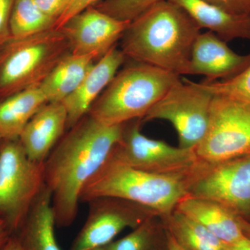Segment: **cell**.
Instances as JSON below:
<instances>
[{"label":"cell","instance_id":"1","mask_svg":"<svg viewBox=\"0 0 250 250\" xmlns=\"http://www.w3.org/2000/svg\"><path fill=\"white\" fill-rule=\"evenodd\" d=\"M124 125H107L88 115L67 130L44 162V184L52 194L59 228L76 220L83 187L120 142Z\"/></svg>","mask_w":250,"mask_h":250},{"label":"cell","instance_id":"2","mask_svg":"<svg viewBox=\"0 0 250 250\" xmlns=\"http://www.w3.org/2000/svg\"><path fill=\"white\" fill-rule=\"evenodd\" d=\"M201 29L177 4L163 0L130 22L122 37L126 58L187 75Z\"/></svg>","mask_w":250,"mask_h":250},{"label":"cell","instance_id":"3","mask_svg":"<svg viewBox=\"0 0 250 250\" xmlns=\"http://www.w3.org/2000/svg\"><path fill=\"white\" fill-rule=\"evenodd\" d=\"M194 172L155 174L107 160L83 187L80 202L87 203L98 197H116L143 206L164 218L171 214L188 195Z\"/></svg>","mask_w":250,"mask_h":250},{"label":"cell","instance_id":"4","mask_svg":"<svg viewBox=\"0 0 250 250\" xmlns=\"http://www.w3.org/2000/svg\"><path fill=\"white\" fill-rule=\"evenodd\" d=\"M180 81V76L173 72L134 62L117 72L87 115L107 125L142 121Z\"/></svg>","mask_w":250,"mask_h":250},{"label":"cell","instance_id":"5","mask_svg":"<svg viewBox=\"0 0 250 250\" xmlns=\"http://www.w3.org/2000/svg\"><path fill=\"white\" fill-rule=\"evenodd\" d=\"M71 53L60 29L10 39L0 47V98L41 83L67 54Z\"/></svg>","mask_w":250,"mask_h":250},{"label":"cell","instance_id":"6","mask_svg":"<svg viewBox=\"0 0 250 250\" xmlns=\"http://www.w3.org/2000/svg\"><path fill=\"white\" fill-rule=\"evenodd\" d=\"M43 164L31 161L19 139L0 142V219L11 235L18 232L43 187Z\"/></svg>","mask_w":250,"mask_h":250},{"label":"cell","instance_id":"7","mask_svg":"<svg viewBox=\"0 0 250 250\" xmlns=\"http://www.w3.org/2000/svg\"><path fill=\"white\" fill-rule=\"evenodd\" d=\"M141 120L125 123L120 142L108 161L160 174H192L201 164L195 149L170 146L148 138L141 131Z\"/></svg>","mask_w":250,"mask_h":250},{"label":"cell","instance_id":"8","mask_svg":"<svg viewBox=\"0 0 250 250\" xmlns=\"http://www.w3.org/2000/svg\"><path fill=\"white\" fill-rule=\"evenodd\" d=\"M195 151L210 164L250 154V104L213 95L207 132Z\"/></svg>","mask_w":250,"mask_h":250},{"label":"cell","instance_id":"9","mask_svg":"<svg viewBox=\"0 0 250 250\" xmlns=\"http://www.w3.org/2000/svg\"><path fill=\"white\" fill-rule=\"evenodd\" d=\"M213 95L200 83L187 79L174 85L142 122L165 120L174 126L179 147L195 149L207 132Z\"/></svg>","mask_w":250,"mask_h":250},{"label":"cell","instance_id":"10","mask_svg":"<svg viewBox=\"0 0 250 250\" xmlns=\"http://www.w3.org/2000/svg\"><path fill=\"white\" fill-rule=\"evenodd\" d=\"M188 195L207 199L238 217L250 218V154L210 164L202 161Z\"/></svg>","mask_w":250,"mask_h":250},{"label":"cell","instance_id":"11","mask_svg":"<svg viewBox=\"0 0 250 250\" xmlns=\"http://www.w3.org/2000/svg\"><path fill=\"white\" fill-rule=\"evenodd\" d=\"M87 203L88 217L69 250L104 248L125 229L136 228L148 218L157 216L143 206L116 197H98Z\"/></svg>","mask_w":250,"mask_h":250},{"label":"cell","instance_id":"12","mask_svg":"<svg viewBox=\"0 0 250 250\" xmlns=\"http://www.w3.org/2000/svg\"><path fill=\"white\" fill-rule=\"evenodd\" d=\"M130 22L90 6L70 18L59 29L68 41L71 54H95L99 60L117 45Z\"/></svg>","mask_w":250,"mask_h":250},{"label":"cell","instance_id":"13","mask_svg":"<svg viewBox=\"0 0 250 250\" xmlns=\"http://www.w3.org/2000/svg\"><path fill=\"white\" fill-rule=\"evenodd\" d=\"M250 65V52L236 53L226 41L207 31L200 33L192 46L187 75L206 77L205 82L228 80Z\"/></svg>","mask_w":250,"mask_h":250},{"label":"cell","instance_id":"14","mask_svg":"<svg viewBox=\"0 0 250 250\" xmlns=\"http://www.w3.org/2000/svg\"><path fill=\"white\" fill-rule=\"evenodd\" d=\"M126 59L121 49L113 47L94 63L77 89L62 102L67 112V131L88 114Z\"/></svg>","mask_w":250,"mask_h":250},{"label":"cell","instance_id":"15","mask_svg":"<svg viewBox=\"0 0 250 250\" xmlns=\"http://www.w3.org/2000/svg\"><path fill=\"white\" fill-rule=\"evenodd\" d=\"M67 116L62 103H47L33 116L19 138L31 161L43 164L66 133Z\"/></svg>","mask_w":250,"mask_h":250},{"label":"cell","instance_id":"16","mask_svg":"<svg viewBox=\"0 0 250 250\" xmlns=\"http://www.w3.org/2000/svg\"><path fill=\"white\" fill-rule=\"evenodd\" d=\"M185 11L200 29L216 34L223 41H250V17L230 14L205 0H168Z\"/></svg>","mask_w":250,"mask_h":250},{"label":"cell","instance_id":"17","mask_svg":"<svg viewBox=\"0 0 250 250\" xmlns=\"http://www.w3.org/2000/svg\"><path fill=\"white\" fill-rule=\"evenodd\" d=\"M175 210L205 227L225 244H233L245 237L238 216L211 200L187 195Z\"/></svg>","mask_w":250,"mask_h":250},{"label":"cell","instance_id":"18","mask_svg":"<svg viewBox=\"0 0 250 250\" xmlns=\"http://www.w3.org/2000/svg\"><path fill=\"white\" fill-rule=\"evenodd\" d=\"M52 194L45 184L17 233L22 250H62L55 236Z\"/></svg>","mask_w":250,"mask_h":250},{"label":"cell","instance_id":"19","mask_svg":"<svg viewBox=\"0 0 250 250\" xmlns=\"http://www.w3.org/2000/svg\"><path fill=\"white\" fill-rule=\"evenodd\" d=\"M97 61L95 54H67L40 85L47 103H62L71 95Z\"/></svg>","mask_w":250,"mask_h":250},{"label":"cell","instance_id":"20","mask_svg":"<svg viewBox=\"0 0 250 250\" xmlns=\"http://www.w3.org/2000/svg\"><path fill=\"white\" fill-rule=\"evenodd\" d=\"M47 103L40 86L31 87L0 103V136L18 140L33 116Z\"/></svg>","mask_w":250,"mask_h":250},{"label":"cell","instance_id":"21","mask_svg":"<svg viewBox=\"0 0 250 250\" xmlns=\"http://www.w3.org/2000/svg\"><path fill=\"white\" fill-rule=\"evenodd\" d=\"M164 228L185 250H225L226 244L178 210L162 218Z\"/></svg>","mask_w":250,"mask_h":250},{"label":"cell","instance_id":"22","mask_svg":"<svg viewBox=\"0 0 250 250\" xmlns=\"http://www.w3.org/2000/svg\"><path fill=\"white\" fill-rule=\"evenodd\" d=\"M55 22L34 0H16L10 17L11 39H22L54 29Z\"/></svg>","mask_w":250,"mask_h":250},{"label":"cell","instance_id":"23","mask_svg":"<svg viewBox=\"0 0 250 250\" xmlns=\"http://www.w3.org/2000/svg\"><path fill=\"white\" fill-rule=\"evenodd\" d=\"M148 218L133 231L118 241H112L104 250H159V231L154 218Z\"/></svg>","mask_w":250,"mask_h":250},{"label":"cell","instance_id":"24","mask_svg":"<svg viewBox=\"0 0 250 250\" xmlns=\"http://www.w3.org/2000/svg\"><path fill=\"white\" fill-rule=\"evenodd\" d=\"M200 83L212 95H224L250 104V65L228 80L204 81Z\"/></svg>","mask_w":250,"mask_h":250},{"label":"cell","instance_id":"25","mask_svg":"<svg viewBox=\"0 0 250 250\" xmlns=\"http://www.w3.org/2000/svg\"><path fill=\"white\" fill-rule=\"evenodd\" d=\"M161 1L163 0H103L94 6L120 21L131 22Z\"/></svg>","mask_w":250,"mask_h":250},{"label":"cell","instance_id":"26","mask_svg":"<svg viewBox=\"0 0 250 250\" xmlns=\"http://www.w3.org/2000/svg\"><path fill=\"white\" fill-rule=\"evenodd\" d=\"M102 1L103 0H72L65 12L57 20L54 25V29H60L70 18L80 14L90 6H95Z\"/></svg>","mask_w":250,"mask_h":250},{"label":"cell","instance_id":"27","mask_svg":"<svg viewBox=\"0 0 250 250\" xmlns=\"http://www.w3.org/2000/svg\"><path fill=\"white\" fill-rule=\"evenodd\" d=\"M16 0H0V47L11 39L9 21Z\"/></svg>","mask_w":250,"mask_h":250},{"label":"cell","instance_id":"28","mask_svg":"<svg viewBox=\"0 0 250 250\" xmlns=\"http://www.w3.org/2000/svg\"><path fill=\"white\" fill-rule=\"evenodd\" d=\"M72 1V0H34L37 6L46 15L55 20L56 22L65 12Z\"/></svg>","mask_w":250,"mask_h":250},{"label":"cell","instance_id":"29","mask_svg":"<svg viewBox=\"0 0 250 250\" xmlns=\"http://www.w3.org/2000/svg\"><path fill=\"white\" fill-rule=\"evenodd\" d=\"M220 9L235 15L250 14V0H205Z\"/></svg>","mask_w":250,"mask_h":250},{"label":"cell","instance_id":"30","mask_svg":"<svg viewBox=\"0 0 250 250\" xmlns=\"http://www.w3.org/2000/svg\"><path fill=\"white\" fill-rule=\"evenodd\" d=\"M11 236L6 223L0 219V250L4 249Z\"/></svg>","mask_w":250,"mask_h":250},{"label":"cell","instance_id":"31","mask_svg":"<svg viewBox=\"0 0 250 250\" xmlns=\"http://www.w3.org/2000/svg\"><path fill=\"white\" fill-rule=\"evenodd\" d=\"M225 250H250V239L245 236L241 241L227 245Z\"/></svg>","mask_w":250,"mask_h":250},{"label":"cell","instance_id":"32","mask_svg":"<svg viewBox=\"0 0 250 250\" xmlns=\"http://www.w3.org/2000/svg\"><path fill=\"white\" fill-rule=\"evenodd\" d=\"M166 250H185L174 239L170 232L166 230Z\"/></svg>","mask_w":250,"mask_h":250},{"label":"cell","instance_id":"33","mask_svg":"<svg viewBox=\"0 0 250 250\" xmlns=\"http://www.w3.org/2000/svg\"><path fill=\"white\" fill-rule=\"evenodd\" d=\"M2 250H22L17 237L12 235Z\"/></svg>","mask_w":250,"mask_h":250},{"label":"cell","instance_id":"34","mask_svg":"<svg viewBox=\"0 0 250 250\" xmlns=\"http://www.w3.org/2000/svg\"><path fill=\"white\" fill-rule=\"evenodd\" d=\"M238 221L243 234L250 239V221L246 219L238 217Z\"/></svg>","mask_w":250,"mask_h":250},{"label":"cell","instance_id":"35","mask_svg":"<svg viewBox=\"0 0 250 250\" xmlns=\"http://www.w3.org/2000/svg\"><path fill=\"white\" fill-rule=\"evenodd\" d=\"M93 250H104L103 248H97V249Z\"/></svg>","mask_w":250,"mask_h":250},{"label":"cell","instance_id":"36","mask_svg":"<svg viewBox=\"0 0 250 250\" xmlns=\"http://www.w3.org/2000/svg\"><path fill=\"white\" fill-rule=\"evenodd\" d=\"M1 140H2V139H1V136H0V142H1Z\"/></svg>","mask_w":250,"mask_h":250},{"label":"cell","instance_id":"37","mask_svg":"<svg viewBox=\"0 0 250 250\" xmlns=\"http://www.w3.org/2000/svg\"></svg>","mask_w":250,"mask_h":250}]
</instances>
